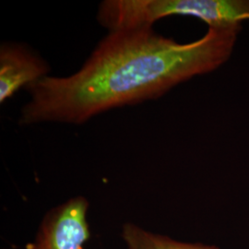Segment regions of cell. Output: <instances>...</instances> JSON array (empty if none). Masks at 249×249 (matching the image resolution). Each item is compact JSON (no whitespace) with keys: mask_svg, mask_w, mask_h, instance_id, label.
I'll list each match as a JSON object with an SVG mask.
<instances>
[{"mask_svg":"<svg viewBox=\"0 0 249 249\" xmlns=\"http://www.w3.org/2000/svg\"><path fill=\"white\" fill-rule=\"evenodd\" d=\"M241 25L209 27L179 44L152 27L109 32L80 71L27 87L18 124H80L112 109L160 98L179 83L213 71L231 56Z\"/></svg>","mask_w":249,"mask_h":249,"instance_id":"1","label":"cell"},{"mask_svg":"<svg viewBox=\"0 0 249 249\" xmlns=\"http://www.w3.org/2000/svg\"><path fill=\"white\" fill-rule=\"evenodd\" d=\"M173 15L192 16L209 27L241 25L249 20V0H106L97 20L109 32L152 27Z\"/></svg>","mask_w":249,"mask_h":249,"instance_id":"2","label":"cell"},{"mask_svg":"<svg viewBox=\"0 0 249 249\" xmlns=\"http://www.w3.org/2000/svg\"><path fill=\"white\" fill-rule=\"evenodd\" d=\"M89 203L75 196L50 209L25 249H83L90 238Z\"/></svg>","mask_w":249,"mask_h":249,"instance_id":"3","label":"cell"},{"mask_svg":"<svg viewBox=\"0 0 249 249\" xmlns=\"http://www.w3.org/2000/svg\"><path fill=\"white\" fill-rule=\"evenodd\" d=\"M48 63L26 45L4 43L0 47V103L12 98L20 89L47 77Z\"/></svg>","mask_w":249,"mask_h":249,"instance_id":"4","label":"cell"},{"mask_svg":"<svg viewBox=\"0 0 249 249\" xmlns=\"http://www.w3.org/2000/svg\"><path fill=\"white\" fill-rule=\"evenodd\" d=\"M121 237L125 249H220L213 245L176 240L133 223L122 225Z\"/></svg>","mask_w":249,"mask_h":249,"instance_id":"5","label":"cell"}]
</instances>
